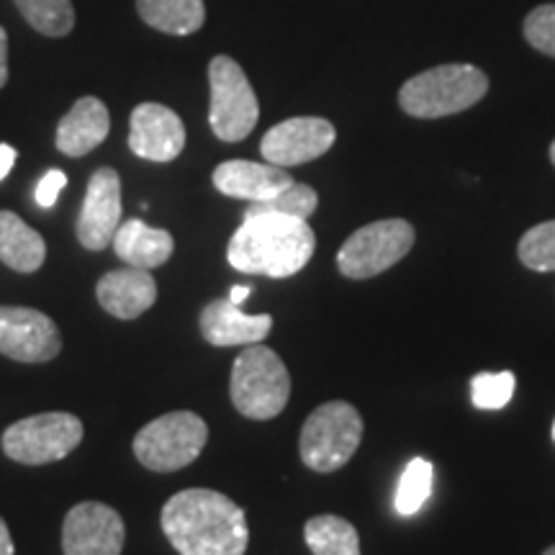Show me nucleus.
Returning <instances> with one entry per match:
<instances>
[{"label": "nucleus", "instance_id": "1", "mask_svg": "<svg viewBox=\"0 0 555 555\" xmlns=\"http://www.w3.org/2000/svg\"><path fill=\"white\" fill-rule=\"evenodd\" d=\"M159 525L180 555H245L249 545L245 509L211 489L178 491Z\"/></svg>", "mask_w": 555, "mask_h": 555}, {"label": "nucleus", "instance_id": "2", "mask_svg": "<svg viewBox=\"0 0 555 555\" xmlns=\"http://www.w3.org/2000/svg\"><path fill=\"white\" fill-rule=\"evenodd\" d=\"M317 237L307 219L262 214L242 219L227 247L229 266L240 273L291 278L309 266Z\"/></svg>", "mask_w": 555, "mask_h": 555}, {"label": "nucleus", "instance_id": "3", "mask_svg": "<svg viewBox=\"0 0 555 555\" xmlns=\"http://www.w3.org/2000/svg\"><path fill=\"white\" fill-rule=\"evenodd\" d=\"M489 93V78L474 65H440L414 75L399 90V106L414 119H442L476 106Z\"/></svg>", "mask_w": 555, "mask_h": 555}, {"label": "nucleus", "instance_id": "4", "mask_svg": "<svg viewBox=\"0 0 555 555\" xmlns=\"http://www.w3.org/2000/svg\"><path fill=\"white\" fill-rule=\"evenodd\" d=\"M229 393L242 416L273 420L288 404L291 376L275 350L260 343L247 345L232 365Z\"/></svg>", "mask_w": 555, "mask_h": 555}, {"label": "nucleus", "instance_id": "5", "mask_svg": "<svg viewBox=\"0 0 555 555\" xmlns=\"http://www.w3.org/2000/svg\"><path fill=\"white\" fill-rule=\"evenodd\" d=\"M363 416L347 401H330L309 414L301 429V461L317 474L339 470L358 453Z\"/></svg>", "mask_w": 555, "mask_h": 555}, {"label": "nucleus", "instance_id": "6", "mask_svg": "<svg viewBox=\"0 0 555 555\" xmlns=\"http://www.w3.org/2000/svg\"><path fill=\"white\" fill-rule=\"evenodd\" d=\"M208 427L193 412H170L152 420L134 437V455L155 474H172L191 466L206 448Z\"/></svg>", "mask_w": 555, "mask_h": 555}, {"label": "nucleus", "instance_id": "7", "mask_svg": "<svg viewBox=\"0 0 555 555\" xmlns=\"http://www.w3.org/2000/svg\"><path fill=\"white\" fill-rule=\"evenodd\" d=\"M208 86H211L208 124L214 134L221 142H242L253 134L260 119V103L245 69L227 54H219L208 65Z\"/></svg>", "mask_w": 555, "mask_h": 555}, {"label": "nucleus", "instance_id": "8", "mask_svg": "<svg viewBox=\"0 0 555 555\" xmlns=\"http://www.w3.org/2000/svg\"><path fill=\"white\" fill-rule=\"evenodd\" d=\"M414 227L404 219H384L360 227L337 253L339 273L352 281L380 275L404 260L414 247Z\"/></svg>", "mask_w": 555, "mask_h": 555}, {"label": "nucleus", "instance_id": "9", "mask_svg": "<svg viewBox=\"0 0 555 555\" xmlns=\"http://www.w3.org/2000/svg\"><path fill=\"white\" fill-rule=\"evenodd\" d=\"M82 422L67 412L26 416L3 433V450L11 461L24 466H44L62 461L80 446Z\"/></svg>", "mask_w": 555, "mask_h": 555}, {"label": "nucleus", "instance_id": "10", "mask_svg": "<svg viewBox=\"0 0 555 555\" xmlns=\"http://www.w3.org/2000/svg\"><path fill=\"white\" fill-rule=\"evenodd\" d=\"M60 350V330L44 311L0 307V356L18 363H50Z\"/></svg>", "mask_w": 555, "mask_h": 555}, {"label": "nucleus", "instance_id": "11", "mask_svg": "<svg viewBox=\"0 0 555 555\" xmlns=\"http://www.w3.org/2000/svg\"><path fill=\"white\" fill-rule=\"evenodd\" d=\"M127 527L114 506L101 502L75 504L62 525L65 555H121Z\"/></svg>", "mask_w": 555, "mask_h": 555}, {"label": "nucleus", "instance_id": "12", "mask_svg": "<svg viewBox=\"0 0 555 555\" xmlns=\"http://www.w3.org/2000/svg\"><path fill=\"white\" fill-rule=\"evenodd\" d=\"M335 139L337 131L327 119H319V116H296V119L275 124L262 137L260 152L270 165L294 168V165L311 163V159L327 155Z\"/></svg>", "mask_w": 555, "mask_h": 555}, {"label": "nucleus", "instance_id": "13", "mask_svg": "<svg viewBox=\"0 0 555 555\" xmlns=\"http://www.w3.org/2000/svg\"><path fill=\"white\" fill-rule=\"evenodd\" d=\"M121 227V178L111 168L95 170L88 180L78 217V240L86 249H106Z\"/></svg>", "mask_w": 555, "mask_h": 555}, {"label": "nucleus", "instance_id": "14", "mask_svg": "<svg viewBox=\"0 0 555 555\" xmlns=\"http://www.w3.org/2000/svg\"><path fill=\"white\" fill-rule=\"evenodd\" d=\"M129 147L150 163H172L185 147V127L163 103H139L131 111Z\"/></svg>", "mask_w": 555, "mask_h": 555}, {"label": "nucleus", "instance_id": "15", "mask_svg": "<svg viewBox=\"0 0 555 555\" xmlns=\"http://www.w3.org/2000/svg\"><path fill=\"white\" fill-rule=\"evenodd\" d=\"M294 183L286 168L270 163H253V159H229L214 170V185L229 198H242L247 204L273 198L275 193Z\"/></svg>", "mask_w": 555, "mask_h": 555}, {"label": "nucleus", "instance_id": "16", "mask_svg": "<svg viewBox=\"0 0 555 555\" xmlns=\"http://www.w3.org/2000/svg\"><path fill=\"white\" fill-rule=\"evenodd\" d=\"M273 330L270 314H245L229 298H217L201 311V335L208 345H258Z\"/></svg>", "mask_w": 555, "mask_h": 555}, {"label": "nucleus", "instance_id": "17", "mask_svg": "<svg viewBox=\"0 0 555 555\" xmlns=\"http://www.w3.org/2000/svg\"><path fill=\"white\" fill-rule=\"evenodd\" d=\"M95 296L111 317L137 319L157 301V283L142 268L111 270L99 281Z\"/></svg>", "mask_w": 555, "mask_h": 555}, {"label": "nucleus", "instance_id": "18", "mask_svg": "<svg viewBox=\"0 0 555 555\" xmlns=\"http://www.w3.org/2000/svg\"><path fill=\"white\" fill-rule=\"evenodd\" d=\"M111 116L106 103L86 95L62 116L57 127V147L67 157H82L93 152L108 137Z\"/></svg>", "mask_w": 555, "mask_h": 555}, {"label": "nucleus", "instance_id": "19", "mask_svg": "<svg viewBox=\"0 0 555 555\" xmlns=\"http://www.w3.org/2000/svg\"><path fill=\"white\" fill-rule=\"evenodd\" d=\"M116 255L127 262L129 268L152 270L165 266L170 260L172 249H176V240L165 229L150 227L142 219H127L116 229L114 242Z\"/></svg>", "mask_w": 555, "mask_h": 555}, {"label": "nucleus", "instance_id": "20", "mask_svg": "<svg viewBox=\"0 0 555 555\" xmlns=\"http://www.w3.org/2000/svg\"><path fill=\"white\" fill-rule=\"evenodd\" d=\"M44 237L18 214L0 211V260L16 273H34L44 266Z\"/></svg>", "mask_w": 555, "mask_h": 555}, {"label": "nucleus", "instance_id": "21", "mask_svg": "<svg viewBox=\"0 0 555 555\" xmlns=\"http://www.w3.org/2000/svg\"><path fill=\"white\" fill-rule=\"evenodd\" d=\"M137 11L144 24L172 37L196 34L206 21L204 0H137Z\"/></svg>", "mask_w": 555, "mask_h": 555}, {"label": "nucleus", "instance_id": "22", "mask_svg": "<svg viewBox=\"0 0 555 555\" xmlns=\"http://www.w3.org/2000/svg\"><path fill=\"white\" fill-rule=\"evenodd\" d=\"M304 540L314 555H360L358 530L335 515L311 517L304 525Z\"/></svg>", "mask_w": 555, "mask_h": 555}, {"label": "nucleus", "instance_id": "23", "mask_svg": "<svg viewBox=\"0 0 555 555\" xmlns=\"http://www.w3.org/2000/svg\"><path fill=\"white\" fill-rule=\"evenodd\" d=\"M433 483H435L433 463L425 461V457H414L399 478L397 496H393V509H397L401 517L416 515V512L427 504L429 494H433Z\"/></svg>", "mask_w": 555, "mask_h": 555}, {"label": "nucleus", "instance_id": "24", "mask_svg": "<svg viewBox=\"0 0 555 555\" xmlns=\"http://www.w3.org/2000/svg\"><path fill=\"white\" fill-rule=\"evenodd\" d=\"M24 18L44 37H67L75 26V9L69 0H16Z\"/></svg>", "mask_w": 555, "mask_h": 555}, {"label": "nucleus", "instance_id": "25", "mask_svg": "<svg viewBox=\"0 0 555 555\" xmlns=\"http://www.w3.org/2000/svg\"><path fill=\"white\" fill-rule=\"evenodd\" d=\"M319 206V196L317 191L307 183H291L288 189H283L281 193H275L273 198L268 201H258V204H249L245 211V219L249 217H262V214H283V217H296V219H307L317 211Z\"/></svg>", "mask_w": 555, "mask_h": 555}, {"label": "nucleus", "instance_id": "26", "mask_svg": "<svg viewBox=\"0 0 555 555\" xmlns=\"http://www.w3.org/2000/svg\"><path fill=\"white\" fill-rule=\"evenodd\" d=\"M519 260L525 268L535 273H551L555 270V219L527 229L517 247Z\"/></svg>", "mask_w": 555, "mask_h": 555}, {"label": "nucleus", "instance_id": "27", "mask_svg": "<svg viewBox=\"0 0 555 555\" xmlns=\"http://www.w3.org/2000/svg\"><path fill=\"white\" fill-rule=\"evenodd\" d=\"M515 373H478V376L470 380V399H474L476 409L499 412V409H504L512 401V397H515Z\"/></svg>", "mask_w": 555, "mask_h": 555}, {"label": "nucleus", "instance_id": "28", "mask_svg": "<svg viewBox=\"0 0 555 555\" xmlns=\"http://www.w3.org/2000/svg\"><path fill=\"white\" fill-rule=\"evenodd\" d=\"M525 39L538 52L555 57V3L538 5L525 18Z\"/></svg>", "mask_w": 555, "mask_h": 555}, {"label": "nucleus", "instance_id": "29", "mask_svg": "<svg viewBox=\"0 0 555 555\" xmlns=\"http://www.w3.org/2000/svg\"><path fill=\"white\" fill-rule=\"evenodd\" d=\"M67 185V176L62 170H47V176L37 185V204L41 208H52L57 204L62 189Z\"/></svg>", "mask_w": 555, "mask_h": 555}, {"label": "nucleus", "instance_id": "30", "mask_svg": "<svg viewBox=\"0 0 555 555\" xmlns=\"http://www.w3.org/2000/svg\"><path fill=\"white\" fill-rule=\"evenodd\" d=\"M9 82V34L0 26V88Z\"/></svg>", "mask_w": 555, "mask_h": 555}, {"label": "nucleus", "instance_id": "31", "mask_svg": "<svg viewBox=\"0 0 555 555\" xmlns=\"http://www.w3.org/2000/svg\"><path fill=\"white\" fill-rule=\"evenodd\" d=\"M13 163H16V150L11 144H0V180L9 178Z\"/></svg>", "mask_w": 555, "mask_h": 555}, {"label": "nucleus", "instance_id": "32", "mask_svg": "<svg viewBox=\"0 0 555 555\" xmlns=\"http://www.w3.org/2000/svg\"><path fill=\"white\" fill-rule=\"evenodd\" d=\"M0 555H13V540H11L9 525L3 522V517H0Z\"/></svg>", "mask_w": 555, "mask_h": 555}, {"label": "nucleus", "instance_id": "33", "mask_svg": "<svg viewBox=\"0 0 555 555\" xmlns=\"http://www.w3.org/2000/svg\"><path fill=\"white\" fill-rule=\"evenodd\" d=\"M249 294H253V288H249V286H234V288H232V294H229L227 298H229V301L237 304V307H240V304L245 301V298H247Z\"/></svg>", "mask_w": 555, "mask_h": 555}, {"label": "nucleus", "instance_id": "34", "mask_svg": "<svg viewBox=\"0 0 555 555\" xmlns=\"http://www.w3.org/2000/svg\"><path fill=\"white\" fill-rule=\"evenodd\" d=\"M551 159H553V165H555V142L551 144Z\"/></svg>", "mask_w": 555, "mask_h": 555}, {"label": "nucleus", "instance_id": "35", "mask_svg": "<svg viewBox=\"0 0 555 555\" xmlns=\"http://www.w3.org/2000/svg\"><path fill=\"white\" fill-rule=\"evenodd\" d=\"M543 555H555V545H553V547H547V551H545Z\"/></svg>", "mask_w": 555, "mask_h": 555}, {"label": "nucleus", "instance_id": "36", "mask_svg": "<svg viewBox=\"0 0 555 555\" xmlns=\"http://www.w3.org/2000/svg\"><path fill=\"white\" fill-rule=\"evenodd\" d=\"M553 440H555V422H553Z\"/></svg>", "mask_w": 555, "mask_h": 555}]
</instances>
